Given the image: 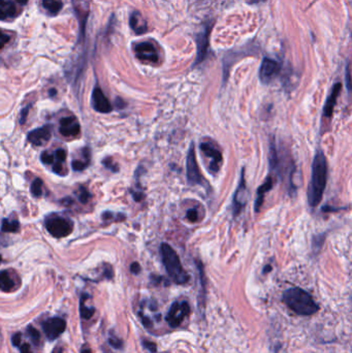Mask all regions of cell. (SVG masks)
<instances>
[{"instance_id":"cell-1","label":"cell","mask_w":352,"mask_h":353,"mask_svg":"<svg viewBox=\"0 0 352 353\" xmlns=\"http://www.w3.org/2000/svg\"><path fill=\"white\" fill-rule=\"evenodd\" d=\"M328 182V162L321 150L313 159L311 181L308 188V203L312 208L317 207L322 200Z\"/></svg>"},{"instance_id":"cell-2","label":"cell","mask_w":352,"mask_h":353,"mask_svg":"<svg viewBox=\"0 0 352 353\" xmlns=\"http://www.w3.org/2000/svg\"><path fill=\"white\" fill-rule=\"evenodd\" d=\"M283 301L294 313L303 316L315 314L319 307L311 295L302 288L294 287L286 290L283 294Z\"/></svg>"},{"instance_id":"cell-3","label":"cell","mask_w":352,"mask_h":353,"mask_svg":"<svg viewBox=\"0 0 352 353\" xmlns=\"http://www.w3.org/2000/svg\"><path fill=\"white\" fill-rule=\"evenodd\" d=\"M160 252L169 278L179 285L187 283L189 280V276L184 270L178 254L173 248L168 244L164 243L160 246Z\"/></svg>"},{"instance_id":"cell-4","label":"cell","mask_w":352,"mask_h":353,"mask_svg":"<svg viewBox=\"0 0 352 353\" xmlns=\"http://www.w3.org/2000/svg\"><path fill=\"white\" fill-rule=\"evenodd\" d=\"M45 225L47 231L54 237H65L73 231V222L69 218L61 216H50L46 219Z\"/></svg>"},{"instance_id":"cell-5","label":"cell","mask_w":352,"mask_h":353,"mask_svg":"<svg viewBox=\"0 0 352 353\" xmlns=\"http://www.w3.org/2000/svg\"><path fill=\"white\" fill-rule=\"evenodd\" d=\"M199 148H201V151L205 156L211 159L210 164H209V170H210V173L213 175L217 174L218 171L220 170L223 162V156L219 148H218L214 142L210 141L202 142Z\"/></svg>"},{"instance_id":"cell-6","label":"cell","mask_w":352,"mask_h":353,"mask_svg":"<svg viewBox=\"0 0 352 353\" xmlns=\"http://www.w3.org/2000/svg\"><path fill=\"white\" fill-rule=\"evenodd\" d=\"M186 173H187V181L190 185H197V184L199 185L203 183V176L197 165L193 145H191V147H190L187 155Z\"/></svg>"},{"instance_id":"cell-7","label":"cell","mask_w":352,"mask_h":353,"mask_svg":"<svg viewBox=\"0 0 352 353\" xmlns=\"http://www.w3.org/2000/svg\"><path fill=\"white\" fill-rule=\"evenodd\" d=\"M280 71L281 65L278 61L269 58V57H264L259 70V79L261 83L270 84L277 78V75L280 73Z\"/></svg>"},{"instance_id":"cell-8","label":"cell","mask_w":352,"mask_h":353,"mask_svg":"<svg viewBox=\"0 0 352 353\" xmlns=\"http://www.w3.org/2000/svg\"><path fill=\"white\" fill-rule=\"evenodd\" d=\"M189 313L190 307L187 302H176L172 305V307H170L166 315V321L170 328H178Z\"/></svg>"},{"instance_id":"cell-9","label":"cell","mask_w":352,"mask_h":353,"mask_svg":"<svg viewBox=\"0 0 352 353\" xmlns=\"http://www.w3.org/2000/svg\"><path fill=\"white\" fill-rule=\"evenodd\" d=\"M247 198H248V191H247V186H246V179H245V169H242L241 173V179L239 185L235 192L234 196V202H233V213L234 216L236 217L240 215L243 211L247 204Z\"/></svg>"},{"instance_id":"cell-10","label":"cell","mask_w":352,"mask_h":353,"mask_svg":"<svg viewBox=\"0 0 352 353\" xmlns=\"http://www.w3.org/2000/svg\"><path fill=\"white\" fill-rule=\"evenodd\" d=\"M66 322L59 317H53L43 322V329L47 340L54 341L64 332Z\"/></svg>"},{"instance_id":"cell-11","label":"cell","mask_w":352,"mask_h":353,"mask_svg":"<svg viewBox=\"0 0 352 353\" xmlns=\"http://www.w3.org/2000/svg\"><path fill=\"white\" fill-rule=\"evenodd\" d=\"M135 53L138 58L144 62L157 63L159 60V55L156 47L150 42H142L136 46Z\"/></svg>"},{"instance_id":"cell-12","label":"cell","mask_w":352,"mask_h":353,"mask_svg":"<svg viewBox=\"0 0 352 353\" xmlns=\"http://www.w3.org/2000/svg\"><path fill=\"white\" fill-rule=\"evenodd\" d=\"M212 25H206L204 29L198 32L196 36V45H197V54H196V60L194 65L202 63L206 56L208 54V47H209V37H210Z\"/></svg>"},{"instance_id":"cell-13","label":"cell","mask_w":352,"mask_h":353,"mask_svg":"<svg viewBox=\"0 0 352 353\" xmlns=\"http://www.w3.org/2000/svg\"><path fill=\"white\" fill-rule=\"evenodd\" d=\"M91 103H92V107L95 111L102 113V114L111 113L113 110L111 102L106 97V95H104L102 90L99 87H97V86L92 91Z\"/></svg>"},{"instance_id":"cell-14","label":"cell","mask_w":352,"mask_h":353,"mask_svg":"<svg viewBox=\"0 0 352 353\" xmlns=\"http://www.w3.org/2000/svg\"><path fill=\"white\" fill-rule=\"evenodd\" d=\"M52 137V126L45 125L43 127L36 128L28 133L27 140L34 146H44L51 140Z\"/></svg>"},{"instance_id":"cell-15","label":"cell","mask_w":352,"mask_h":353,"mask_svg":"<svg viewBox=\"0 0 352 353\" xmlns=\"http://www.w3.org/2000/svg\"><path fill=\"white\" fill-rule=\"evenodd\" d=\"M81 131V126L78 119L74 116L62 118L60 121L59 132L65 138L77 137Z\"/></svg>"},{"instance_id":"cell-16","label":"cell","mask_w":352,"mask_h":353,"mask_svg":"<svg viewBox=\"0 0 352 353\" xmlns=\"http://www.w3.org/2000/svg\"><path fill=\"white\" fill-rule=\"evenodd\" d=\"M341 89H342L341 83H337L334 85V87H332L329 95L326 100L325 108H323V118H327L329 120L332 117V114H334V110H335Z\"/></svg>"},{"instance_id":"cell-17","label":"cell","mask_w":352,"mask_h":353,"mask_svg":"<svg viewBox=\"0 0 352 353\" xmlns=\"http://www.w3.org/2000/svg\"><path fill=\"white\" fill-rule=\"evenodd\" d=\"M273 186H274V180H273L272 176H269L268 178L265 179V181L262 183V185H260V187L258 188V194H256L255 204H254V210H255L256 213H258L260 211V209H261V207L263 205V202H264V196L269 191H271Z\"/></svg>"},{"instance_id":"cell-18","label":"cell","mask_w":352,"mask_h":353,"mask_svg":"<svg viewBox=\"0 0 352 353\" xmlns=\"http://www.w3.org/2000/svg\"><path fill=\"white\" fill-rule=\"evenodd\" d=\"M129 24L131 29L135 31L137 34H144L148 30L147 22L139 12H133L129 19Z\"/></svg>"},{"instance_id":"cell-19","label":"cell","mask_w":352,"mask_h":353,"mask_svg":"<svg viewBox=\"0 0 352 353\" xmlns=\"http://www.w3.org/2000/svg\"><path fill=\"white\" fill-rule=\"evenodd\" d=\"M18 15L17 5L11 0H0V16L1 20H8Z\"/></svg>"},{"instance_id":"cell-20","label":"cell","mask_w":352,"mask_h":353,"mask_svg":"<svg viewBox=\"0 0 352 353\" xmlns=\"http://www.w3.org/2000/svg\"><path fill=\"white\" fill-rule=\"evenodd\" d=\"M42 4L46 11L52 16L58 14L63 6L62 0H42Z\"/></svg>"},{"instance_id":"cell-21","label":"cell","mask_w":352,"mask_h":353,"mask_svg":"<svg viewBox=\"0 0 352 353\" xmlns=\"http://www.w3.org/2000/svg\"><path fill=\"white\" fill-rule=\"evenodd\" d=\"M15 287V282L7 271H2L0 274V288L2 291L8 292Z\"/></svg>"},{"instance_id":"cell-22","label":"cell","mask_w":352,"mask_h":353,"mask_svg":"<svg viewBox=\"0 0 352 353\" xmlns=\"http://www.w3.org/2000/svg\"><path fill=\"white\" fill-rule=\"evenodd\" d=\"M20 228V223L18 220H11V219L3 218L1 224L2 233H17Z\"/></svg>"},{"instance_id":"cell-23","label":"cell","mask_w":352,"mask_h":353,"mask_svg":"<svg viewBox=\"0 0 352 353\" xmlns=\"http://www.w3.org/2000/svg\"><path fill=\"white\" fill-rule=\"evenodd\" d=\"M31 194L34 197H40L43 195V181L40 178H35L30 187Z\"/></svg>"},{"instance_id":"cell-24","label":"cell","mask_w":352,"mask_h":353,"mask_svg":"<svg viewBox=\"0 0 352 353\" xmlns=\"http://www.w3.org/2000/svg\"><path fill=\"white\" fill-rule=\"evenodd\" d=\"M89 164H90V158H86V159H84L83 161H81V160H73V161L71 162V166H72L73 170H75V171H81V170L86 168V167L89 165Z\"/></svg>"},{"instance_id":"cell-25","label":"cell","mask_w":352,"mask_h":353,"mask_svg":"<svg viewBox=\"0 0 352 353\" xmlns=\"http://www.w3.org/2000/svg\"><path fill=\"white\" fill-rule=\"evenodd\" d=\"M93 314H94V309L93 308H88V307L85 306L84 300L82 299V302H81V315H82V317L84 319L88 320L93 316Z\"/></svg>"},{"instance_id":"cell-26","label":"cell","mask_w":352,"mask_h":353,"mask_svg":"<svg viewBox=\"0 0 352 353\" xmlns=\"http://www.w3.org/2000/svg\"><path fill=\"white\" fill-rule=\"evenodd\" d=\"M27 332H28V335H29V337L31 338V340L33 341L34 344H35V345L39 344V343H40V339H41V333H40V331L37 330L36 329L32 328V327H28Z\"/></svg>"},{"instance_id":"cell-27","label":"cell","mask_w":352,"mask_h":353,"mask_svg":"<svg viewBox=\"0 0 352 353\" xmlns=\"http://www.w3.org/2000/svg\"><path fill=\"white\" fill-rule=\"evenodd\" d=\"M41 159H42V162L44 165H53L54 161H55V155L49 153L47 151H45L44 153L42 154V156H41Z\"/></svg>"},{"instance_id":"cell-28","label":"cell","mask_w":352,"mask_h":353,"mask_svg":"<svg viewBox=\"0 0 352 353\" xmlns=\"http://www.w3.org/2000/svg\"><path fill=\"white\" fill-rule=\"evenodd\" d=\"M345 82H346V88H347V91H348L349 95H352V75H351V71H350L349 65L346 66V71H345Z\"/></svg>"},{"instance_id":"cell-29","label":"cell","mask_w":352,"mask_h":353,"mask_svg":"<svg viewBox=\"0 0 352 353\" xmlns=\"http://www.w3.org/2000/svg\"><path fill=\"white\" fill-rule=\"evenodd\" d=\"M186 218L188 219L190 222L194 223V222L198 221V212L196 211L195 209H190V210H188L187 213H186Z\"/></svg>"},{"instance_id":"cell-30","label":"cell","mask_w":352,"mask_h":353,"mask_svg":"<svg viewBox=\"0 0 352 353\" xmlns=\"http://www.w3.org/2000/svg\"><path fill=\"white\" fill-rule=\"evenodd\" d=\"M78 196H79L80 202L85 204V203H87L88 200H89V198H90V193L87 191L86 188L81 187V188H80V192L78 193Z\"/></svg>"},{"instance_id":"cell-31","label":"cell","mask_w":352,"mask_h":353,"mask_svg":"<svg viewBox=\"0 0 352 353\" xmlns=\"http://www.w3.org/2000/svg\"><path fill=\"white\" fill-rule=\"evenodd\" d=\"M323 243H325V235H317L316 237H314L313 240V249L315 251H319L320 247L323 245Z\"/></svg>"},{"instance_id":"cell-32","label":"cell","mask_w":352,"mask_h":353,"mask_svg":"<svg viewBox=\"0 0 352 353\" xmlns=\"http://www.w3.org/2000/svg\"><path fill=\"white\" fill-rule=\"evenodd\" d=\"M54 155H55V160H58V161H61V162H65L66 156H68V154H66V151L64 149L56 150Z\"/></svg>"},{"instance_id":"cell-33","label":"cell","mask_w":352,"mask_h":353,"mask_svg":"<svg viewBox=\"0 0 352 353\" xmlns=\"http://www.w3.org/2000/svg\"><path fill=\"white\" fill-rule=\"evenodd\" d=\"M142 345L145 346L146 349H148L150 352L152 353H155L156 350H157V346L155 343L153 342H150V341H142Z\"/></svg>"},{"instance_id":"cell-34","label":"cell","mask_w":352,"mask_h":353,"mask_svg":"<svg viewBox=\"0 0 352 353\" xmlns=\"http://www.w3.org/2000/svg\"><path fill=\"white\" fill-rule=\"evenodd\" d=\"M102 164H103V165L106 166L107 168L112 169L113 171H117V170H118L117 165L113 164V160H112L111 158H106V159H104V160L102 161Z\"/></svg>"},{"instance_id":"cell-35","label":"cell","mask_w":352,"mask_h":353,"mask_svg":"<svg viewBox=\"0 0 352 353\" xmlns=\"http://www.w3.org/2000/svg\"><path fill=\"white\" fill-rule=\"evenodd\" d=\"M22 335H21V333L20 332H18V333H15V335L13 336V338H12V343H13V345L15 346V347H20L21 346V341H22Z\"/></svg>"},{"instance_id":"cell-36","label":"cell","mask_w":352,"mask_h":353,"mask_svg":"<svg viewBox=\"0 0 352 353\" xmlns=\"http://www.w3.org/2000/svg\"><path fill=\"white\" fill-rule=\"evenodd\" d=\"M30 108H31V104H29V106H27L25 109L22 110L21 116H20V123H21V124H24V122L26 121L27 116H28V113H29Z\"/></svg>"},{"instance_id":"cell-37","label":"cell","mask_w":352,"mask_h":353,"mask_svg":"<svg viewBox=\"0 0 352 353\" xmlns=\"http://www.w3.org/2000/svg\"><path fill=\"white\" fill-rule=\"evenodd\" d=\"M109 343H110V344L114 347V348H121L122 347V345H123V343H122V341L120 340V339H118V338H111L110 340H109Z\"/></svg>"},{"instance_id":"cell-38","label":"cell","mask_w":352,"mask_h":353,"mask_svg":"<svg viewBox=\"0 0 352 353\" xmlns=\"http://www.w3.org/2000/svg\"><path fill=\"white\" fill-rule=\"evenodd\" d=\"M19 348H20L21 353H32V349L30 347V345L27 344V343H25V344H22Z\"/></svg>"},{"instance_id":"cell-39","label":"cell","mask_w":352,"mask_h":353,"mask_svg":"<svg viewBox=\"0 0 352 353\" xmlns=\"http://www.w3.org/2000/svg\"><path fill=\"white\" fill-rule=\"evenodd\" d=\"M130 271L132 274L135 275H138L140 272H141V266L138 262H133L131 265H130Z\"/></svg>"},{"instance_id":"cell-40","label":"cell","mask_w":352,"mask_h":353,"mask_svg":"<svg viewBox=\"0 0 352 353\" xmlns=\"http://www.w3.org/2000/svg\"><path fill=\"white\" fill-rule=\"evenodd\" d=\"M141 322H142V324H144V326H145L146 328H151V327H152V322H151V320H150L148 317L141 316Z\"/></svg>"},{"instance_id":"cell-41","label":"cell","mask_w":352,"mask_h":353,"mask_svg":"<svg viewBox=\"0 0 352 353\" xmlns=\"http://www.w3.org/2000/svg\"><path fill=\"white\" fill-rule=\"evenodd\" d=\"M16 1H17L18 3H20V4L24 5V4H26V3H27L28 0H16Z\"/></svg>"},{"instance_id":"cell-42","label":"cell","mask_w":352,"mask_h":353,"mask_svg":"<svg viewBox=\"0 0 352 353\" xmlns=\"http://www.w3.org/2000/svg\"><path fill=\"white\" fill-rule=\"evenodd\" d=\"M52 353H62V349L61 348H56Z\"/></svg>"},{"instance_id":"cell-43","label":"cell","mask_w":352,"mask_h":353,"mask_svg":"<svg viewBox=\"0 0 352 353\" xmlns=\"http://www.w3.org/2000/svg\"><path fill=\"white\" fill-rule=\"evenodd\" d=\"M82 353H92V352H91L90 349H84V350L82 351Z\"/></svg>"},{"instance_id":"cell-44","label":"cell","mask_w":352,"mask_h":353,"mask_svg":"<svg viewBox=\"0 0 352 353\" xmlns=\"http://www.w3.org/2000/svg\"><path fill=\"white\" fill-rule=\"evenodd\" d=\"M50 93H51V94H50L51 96H54V95L56 94V90H55V89H52V90L50 91Z\"/></svg>"}]
</instances>
